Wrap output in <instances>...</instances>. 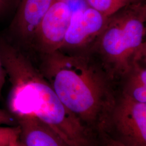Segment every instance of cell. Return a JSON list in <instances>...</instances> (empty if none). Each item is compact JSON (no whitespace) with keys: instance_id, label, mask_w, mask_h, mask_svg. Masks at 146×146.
<instances>
[{"instance_id":"obj_1","label":"cell","mask_w":146,"mask_h":146,"mask_svg":"<svg viewBox=\"0 0 146 146\" xmlns=\"http://www.w3.org/2000/svg\"><path fill=\"white\" fill-rule=\"evenodd\" d=\"M40 58L38 69L62 104L94 135L107 131L119 91L99 59L60 49Z\"/></svg>"},{"instance_id":"obj_2","label":"cell","mask_w":146,"mask_h":146,"mask_svg":"<svg viewBox=\"0 0 146 146\" xmlns=\"http://www.w3.org/2000/svg\"><path fill=\"white\" fill-rule=\"evenodd\" d=\"M0 56L11 83L7 104L12 115L35 117L68 146H90V131L62 104L38 69L19 48L0 40Z\"/></svg>"},{"instance_id":"obj_3","label":"cell","mask_w":146,"mask_h":146,"mask_svg":"<svg viewBox=\"0 0 146 146\" xmlns=\"http://www.w3.org/2000/svg\"><path fill=\"white\" fill-rule=\"evenodd\" d=\"M145 1L127 5L108 16L90 52L118 84L136 62L146 60Z\"/></svg>"},{"instance_id":"obj_4","label":"cell","mask_w":146,"mask_h":146,"mask_svg":"<svg viewBox=\"0 0 146 146\" xmlns=\"http://www.w3.org/2000/svg\"><path fill=\"white\" fill-rule=\"evenodd\" d=\"M84 0H52L34 36L31 47L40 55L61 48L73 11L84 5Z\"/></svg>"},{"instance_id":"obj_5","label":"cell","mask_w":146,"mask_h":146,"mask_svg":"<svg viewBox=\"0 0 146 146\" xmlns=\"http://www.w3.org/2000/svg\"><path fill=\"white\" fill-rule=\"evenodd\" d=\"M106 131L126 145L146 146V104L119 94Z\"/></svg>"},{"instance_id":"obj_6","label":"cell","mask_w":146,"mask_h":146,"mask_svg":"<svg viewBox=\"0 0 146 146\" xmlns=\"http://www.w3.org/2000/svg\"><path fill=\"white\" fill-rule=\"evenodd\" d=\"M108 17L88 6L73 11L60 50L67 52L90 50L103 31Z\"/></svg>"},{"instance_id":"obj_7","label":"cell","mask_w":146,"mask_h":146,"mask_svg":"<svg viewBox=\"0 0 146 146\" xmlns=\"http://www.w3.org/2000/svg\"><path fill=\"white\" fill-rule=\"evenodd\" d=\"M52 1H19L11 30L26 46L31 47L34 36Z\"/></svg>"},{"instance_id":"obj_8","label":"cell","mask_w":146,"mask_h":146,"mask_svg":"<svg viewBox=\"0 0 146 146\" xmlns=\"http://www.w3.org/2000/svg\"><path fill=\"white\" fill-rule=\"evenodd\" d=\"M20 128V140L25 146H68L49 127L29 115L15 117Z\"/></svg>"},{"instance_id":"obj_9","label":"cell","mask_w":146,"mask_h":146,"mask_svg":"<svg viewBox=\"0 0 146 146\" xmlns=\"http://www.w3.org/2000/svg\"><path fill=\"white\" fill-rule=\"evenodd\" d=\"M146 61L135 63L118 83L119 94L143 104H146Z\"/></svg>"},{"instance_id":"obj_10","label":"cell","mask_w":146,"mask_h":146,"mask_svg":"<svg viewBox=\"0 0 146 146\" xmlns=\"http://www.w3.org/2000/svg\"><path fill=\"white\" fill-rule=\"evenodd\" d=\"M145 0H84L88 7L106 16L113 14L127 5Z\"/></svg>"},{"instance_id":"obj_11","label":"cell","mask_w":146,"mask_h":146,"mask_svg":"<svg viewBox=\"0 0 146 146\" xmlns=\"http://www.w3.org/2000/svg\"><path fill=\"white\" fill-rule=\"evenodd\" d=\"M20 135L19 125H0V146H9L19 139Z\"/></svg>"},{"instance_id":"obj_12","label":"cell","mask_w":146,"mask_h":146,"mask_svg":"<svg viewBox=\"0 0 146 146\" xmlns=\"http://www.w3.org/2000/svg\"><path fill=\"white\" fill-rule=\"evenodd\" d=\"M94 146H132L126 145L119 141L106 131H102L95 135Z\"/></svg>"},{"instance_id":"obj_13","label":"cell","mask_w":146,"mask_h":146,"mask_svg":"<svg viewBox=\"0 0 146 146\" xmlns=\"http://www.w3.org/2000/svg\"><path fill=\"white\" fill-rule=\"evenodd\" d=\"M0 125H16L17 122L9 111L0 108Z\"/></svg>"},{"instance_id":"obj_14","label":"cell","mask_w":146,"mask_h":146,"mask_svg":"<svg viewBox=\"0 0 146 146\" xmlns=\"http://www.w3.org/2000/svg\"><path fill=\"white\" fill-rule=\"evenodd\" d=\"M19 0H0V14L8 11L13 5H17Z\"/></svg>"},{"instance_id":"obj_15","label":"cell","mask_w":146,"mask_h":146,"mask_svg":"<svg viewBox=\"0 0 146 146\" xmlns=\"http://www.w3.org/2000/svg\"><path fill=\"white\" fill-rule=\"evenodd\" d=\"M6 77H7V74L5 72V69L3 65L1 58L0 56V98L1 97L3 87L5 84Z\"/></svg>"},{"instance_id":"obj_16","label":"cell","mask_w":146,"mask_h":146,"mask_svg":"<svg viewBox=\"0 0 146 146\" xmlns=\"http://www.w3.org/2000/svg\"><path fill=\"white\" fill-rule=\"evenodd\" d=\"M9 146H20L19 145V139L15 141L12 142Z\"/></svg>"}]
</instances>
